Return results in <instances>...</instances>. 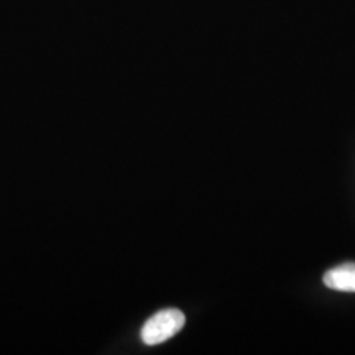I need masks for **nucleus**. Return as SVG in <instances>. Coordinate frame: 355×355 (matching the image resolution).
<instances>
[{"mask_svg": "<svg viewBox=\"0 0 355 355\" xmlns=\"http://www.w3.org/2000/svg\"><path fill=\"white\" fill-rule=\"evenodd\" d=\"M186 318L180 309L170 308L163 309L159 313L153 314L141 327V340L146 345H158L166 343L168 339H171L173 336H176L178 332L184 327Z\"/></svg>", "mask_w": 355, "mask_h": 355, "instance_id": "f257e3e1", "label": "nucleus"}, {"mask_svg": "<svg viewBox=\"0 0 355 355\" xmlns=\"http://www.w3.org/2000/svg\"><path fill=\"white\" fill-rule=\"evenodd\" d=\"M322 283L331 290L355 293V263L349 261L327 270L322 277Z\"/></svg>", "mask_w": 355, "mask_h": 355, "instance_id": "f03ea898", "label": "nucleus"}]
</instances>
